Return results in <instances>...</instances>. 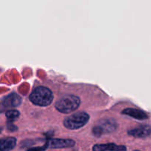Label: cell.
Returning a JSON list of instances; mask_svg holds the SVG:
<instances>
[{"mask_svg":"<svg viewBox=\"0 0 151 151\" xmlns=\"http://www.w3.org/2000/svg\"><path fill=\"white\" fill-rule=\"evenodd\" d=\"M122 114L128 115L134 119H139V120H144L147 119V115L144 111L141 110H139L137 109H126L122 111Z\"/></svg>","mask_w":151,"mask_h":151,"instance_id":"10","label":"cell"},{"mask_svg":"<svg viewBox=\"0 0 151 151\" xmlns=\"http://www.w3.org/2000/svg\"><path fill=\"white\" fill-rule=\"evenodd\" d=\"M134 151H139V150H134Z\"/></svg>","mask_w":151,"mask_h":151,"instance_id":"14","label":"cell"},{"mask_svg":"<svg viewBox=\"0 0 151 151\" xmlns=\"http://www.w3.org/2000/svg\"><path fill=\"white\" fill-rule=\"evenodd\" d=\"M53 94L50 88L44 86L37 87L29 95V100L38 106H47L53 100Z\"/></svg>","mask_w":151,"mask_h":151,"instance_id":"1","label":"cell"},{"mask_svg":"<svg viewBox=\"0 0 151 151\" xmlns=\"http://www.w3.org/2000/svg\"><path fill=\"white\" fill-rule=\"evenodd\" d=\"M89 120V115L86 112H77L68 116L63 121V125L66 128L76 130L83 127Z\"/></svg>","mask_w":151,"mask_h":151,"instance_id":"3","label":"cell"},{"mask_svg":"<svg viewBox=\"0 0 151 151\" xmlns=\"http://www.w3.org/2000/svg\"><path fill=\"white\" fill-rule=\"evenodd\" d=\"M128 134L137 138H143L149 136L151 134V128L148 125H142L134 129L130 130Z\"/></svg>","mask_w":151,"mask_h":151,"instance_id":"8","label":"cell"},{"mask_svg":"<svg viewBox=\"0 0 151 151\" xmlns=\"http://www.w3.org/2000/svg\"><path fill=\"white\" fill-rule=\"evenodd\" d=\"M16 145V139L14 137H6L0 139V151H10Z\"/></svg>","mask_w":151,"mask_h":151,"instance_id":"9","label":"cell"},{"mask_svg":"<svg viewBox=\"0 0 151 151\" xmlns=\"http://www.w3.org/2000/svg\"><path fill=\"white\" fill-rule=\"evenodd\" d=\"M81 105V100L75 95H65L55 103V108L63 114H69L77 110Z\"/></svg>","mask_w":151,"mask_h":151,"instance_id":"2","label":"cell"},{"mask_svg":"<svg viewBox=\"0 0 151 151\" xmlns=\"http://www.w3.org/2000/svg\"><path fill=\"white\" fill-rule=\"evenodd\" d=\"M48 145L50 148H66L74 147L75 142L72 139H52L48 142Z\"/></svg>","mask_w":151,"mask_h":151,"instance_id":"4","label":"cell"},{"mask_svg":"<svg viewBox=\"0 0 151 151\" xmlns=\"http://www.w3.org/2000/svg\"><path fill=\"white\" fill-rule=\"evenodd\" d=\"M6 117L10 122H13L19 118L20 113L16 110H10L6 112Z\"/></svg>","mask_w":151,"mask_h":151,"instance_id":"11","label":"cell"},{"mask_svg":"<svg viewBox=\"0 0 151 151\" xmlns=\"http://www.w3.org/2000/svg\"><path fill=\"white\" fill-rule=\"evenodd\" d=\"M126 147L123 145H116L114 143L103 145H95L93 147V151H126Z\"/></svg>","mask_w":151,"mask_h":151,"instance_id":"6","label":"cell"},{"mask_svg":"<svg viewBox=\"0 0 151 151\" xmlns=\"http://www.w3.org/2000/svg\"><path fill=\"white\" fill-rule=\"evenodd\" d=\"M48 147L49 145H48V143H47V144H46L45 145L42 146V147H34V148L29 149V150H27V151H44Z\"/></svg>","mask_w":151,"mask_h":151,"instance_id":"13","label":"cell"},{"mask_svg":"<svg viewBox=\"0 0 151 151\" xmlns=\"http://www.w3.org/2000/svg\"><path fill=\"white\" fill-rule=\"evenodd\" d=\"M92 131H93V134H94V135L97 137H100V136H102L103 134L101 128H100L98 125H97V126H95L93 128Z\"/></svg>","mask_w":151,"mask_h":151,"instance_id":"12","label":"cell"},{"mask_svg":"<svg viewBox=\"0 0 151 151\" xmlns=\"http://www.w3.org/2000/svg\"><path fill=\"white\" fill-rule=\"evenodd\" d=\"M99 126L101 128L103 134L114 132L117 128V123L113 119H104L100 122L98 124Z\"/></svg>","mask_w":151,"mask_h":151,"instance_id":"7","label":"cell"},{"mask_svg":"<svg viewBox=\"0 0 151 151\" xmlns=\"http://www.w3.org/2000/svg\"><path fill=\"white\" fill-rule=\"evenodd\" d=\"M21 103H22V97L16 93H11L4 97L1 105L4 108H15L20 106Z\"/></svg>","mask_w":151,"mask_h":151,"instance_id":"5","label":"cell"}]
</instances>
